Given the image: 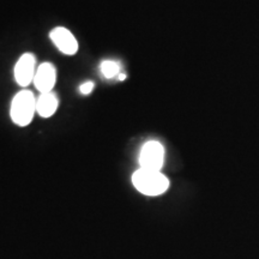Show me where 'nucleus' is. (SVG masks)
<instances>
[{"instance_id": "6e6552de", "label": "nucleus", "mask_w": 259, "mask_h": 259, "mask_svg": "<svg viewBox=\"0 0 259 259\" xmlns=\"http://www.w3.org/2000/svg\"><path fill=\"white\" fill-rule=\"evenodd\" d=\"M119 71H120V67L119 65L115 63V61L112 60H105L101 64V72L106 78H114L115 76H119Z\"/></svg>"}, {"instance_id": "20e7f679", "label": "nucleus", "mask_w": 259, "mask_h": 259, "mask_svg": "<svg viewBox=\"0 0 259 259\" xmlns=\"http://www.w3.org/2000/svg\"><path fill=\"white\" fill-rule=\"evenodd\" d=\"M36 73V58L31 53H24L15 66V79L18 85L27 87L34 82Z\"/></svg>"}, {"instance_id": "9d476101", "label": "nucleus", "mask_w": 259, "mask_h": 259, "mask_svg": "<svg viewBox=\"0 0 259 259\" xmlns=\"http://www.w3.org/2000/svg\"><path fill=\"white\" fill-rule=\"evenodd\" d=\"M118 78H119V80H124V79L126 78V74H124V73H119Z\"/></svg>"}, {"instance_id": "7ed1b4c3", "label": "nucleus", "mask_w": 259, "mask_h": 259, "mask_svg": "<svg viewBox=\"0 0 259 259\" xmlns=\"http://www.w3.org/2000/svg\"><path fill=\"white\" fill-rule=\"evenodd\" d=\"M164 149L161 143L150 141L143 145L139 155V164L141 168L148 170H157L163 166Z\"/></svg>"}, {"instance_id": "423d86ee", "label": "nucleus", "mask_w": 259, "mask_h": 259, "mask_svg": "<svg viewBox=\"0 0 259 259\" xmlns=\"http://www.w3.org/2000/svg\"><path fill=\"white\" fill-rule=\"evenodd\" d=\"M57 82V69L53 64L44 63L37 67L34 84L41 94L51 93Z\"/></svg>"}, {"instance_id": "1a4fd4ad", "label": "nucleus", "mask_w": 259, "mask_h": 259, "mask_svg": "<svg viewBox=\"0 0 259 259\" xmlns=\"http://www.w3.org/2000/svg\"><path fill=\"white\" fill-rule=\"evenodd\" d=\"M94 87H95V84H94L93 82H85L79 87V90H80V93L84 94V95H88V94L93 92Z\"/></svg>"}, {"instance_id": "f03ea898", "label": "nucleus", "mask_w": 259, "mask_h": 259, "mask_svg": "<svg viewBox=\"0 0 259 259\" xmlns=\"http://www.w3.org/2000/svg\"><path fill=\"white\" fill-rule=\"evenodd\" d=\"M36 101L34 94L22 90L14 97L11 103V119L16 125L28 126L36 112Z\"/></svg>"}, {"instance_id": "39448f33", "label": "nucleus", "mask_w": 259, "mask_h": 259, "mask_svg": "<svg viewBox=\"0 0 259 259\" xmlns=\"http://www.w3.org/2000/svg\"><path fill=\"white\" fill-rule=\"evenodd\" d=\"M50 36L58 50L66 56H73L78 51V42L69 29L58 27L51 31Z\"/></svg>"}, {"instance_id": "0eeeda50", "label": "nucleus", "mask_w": 259, "mask_h": 259, "mask_svg": "<svg viewBox=\"0 0 259 259\" xmlns=\"http://www.w3.org/2000/svg\"><path fill=\"white\" fill-rule=\"evenodd\" d=\"M58 97L53 92L41 94L36 101V113L42 118H50L57 112Z\"/></svg>"}, {"instance_id": "f257e3e1", "label": "nucleus", "mask_w": 259, "mask_h": 259, "mask_svg": "<svg viewBox=\"0 0 259 259\" xmlns=\"http://www.w3.org/2000/svg\"><path fill=\"white\" fill-rule=\"evenodd\" d=\"M132 183L139 192L147 196H158L166 192L169 186V180L161 171L148 170L143 168L135 171Z\"/></svg>"}]
</instances>
